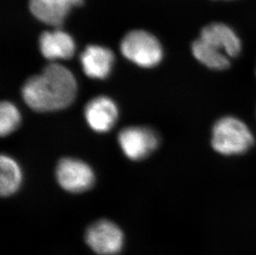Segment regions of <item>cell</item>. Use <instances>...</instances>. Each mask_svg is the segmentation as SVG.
<instances>
[{
	"label": "cell",
	"instance_id": "8992f818",
	"mask_svg": "<svg viewBox=\"0 0 256 255\" xmlns=\"http://www.w3.org/2000/svg\"><path fill=\"white\" fill-rule=\"evenodd\" d=\"M59 185L72 193L86 192L94 182V172L84 162L66 158L58 162L56 170Z\"/></svg>",
	"mask_w": 256,
	"mask_h": 255
},
{
	"label": "cell",
	"instance_id": "7c38bea8",
	"mask_svg": "<svg viewBox=\"0 0 256 255\" xmlns=\"http://www.w3.org/2000/svg\"><path fill=\"white\" fill-rule=\"evenodd\" d=\"M0 193L8 196L17 192L22 182V172L18 164L10 156L0 158Z\"/></svg>",
	"mask_w": 256,
	"mask_h": 255
},
{
	"label": "cell",
	"instance_id": "8fae6325",
	"mask_svg": "<svg viewBox=\"0 0 256 255\" xmlns=\"http://www.w3.org/2000/svg\"><path fill=\"white\" fill-rule=\"evenodd\" d=\"M39 44L42 54L49 60L69 59L75 52L72 38L60 30L45 32L40 36Z\"/></svg>",
	"mask_w": 256,
	"mask_h": 255
},
{
	"label": "cell",
	"instance_id": "6da1fadb",
	"mask_svg": "<svg viewBox=\"0 0 256 255\" xmlns=\"http://www.w3.org/2000/svg\"><path fill=\"white\" fill-rule=\"evenodd\" d=\"M78 84L72 73L63 66L52 63L41 74L29 78L22 89V98L38 112L66 108L76 96Z\"/></svg>",
	"mask_w": 256,
	"mask_h": 255
},
{
	"label": "cell",
	"instance_id": "5bb4252c",
	"mask_svg": "<svg viewBox=\"0 0 256 255\" xmlns=\"http://www.w3.org/2000/svg\"><path fill=\"white\" fill-rule=\"evenodd\" d=\"M21 121V116L14 104L4 102L0 106V134L6 136L14 132Z\"/></svg>",
	"mask_w": 256,
	"mask_h": 255
},
{
	"label": "cell",
	"instance_id": "52a82bcc",
	"mask_svg": "<svg viewBox=\"0 0 256 255\" xmlns=\"http://www.w3.org/2000/svg\"><path fill=\"white\" fill-rule=\"evenodd\" d=\"M199 38L230 58H236L242 51V42L236 32L222 22L206 25L200 31Z\"/></svg>",
	"mask_w": 256,
	"mask_h": 255
},
{
	"label": "cell",
	"instance_id": "7a4b0ae2",
	"mask_svg": "<svg viewBox=\"0 0 256 255\" xmlns=\"http://www.w3.org/2000/svg\"><path fill=\"white\" fill-rule=\"evenodd\" d=\"M254 141L249 127L239 118L223 117L213 126L212 146L222 155L244 154L252 147Z\"/></svg>",
	"mask_w": 256,
	"mask_h": 255
},
{
	"label": "cell",
	"instance_id": "30bf717a",
	"mask_svg": "<svg viewBox=\"0 0 256 255\" xmlns=\"http://www.w3.org/2000/svg\"><path fill=\"white\" fill-rule=\"evenodd\" d=\"M80 62L86 75L93 79H104L112 72L114 53L103 46H87L80 55Z\"/></svg>",
	"mask_w": 256,
	"mask_h": 255
},
{
	"label": "cell",
	"instance_id": "3957f363",
	"mask_svg": "<svg viewBox=\"0 0 256 255\" xmlns=\"http://www.w3.org/2000/svg\"><path fill=\"white\" fill-rule=\"evenodd\" d=\"M120 49L124 58L144 68L157 66L164 55L158 40L142 30L128 32L121 42Z\"/></svg>",
	"mask_w": 256,
	"mask_h": 255
},
{
	"label": "cell",
	"instance_id": "5b68a950",
	"mask_svg": "<svg viewBox=\"0 0 256 255\" xmlns=\"http://www.w3.org/2000/svg\"><path fill=\"white\" fill-rule=\"evenodd\" d=\"M118 141L127 158L141 160L157 148L160 140L157 134L150 128L128 127L121 130Z\"/></svg>",
	"mask_w": 256,
	"mask_h": 255
},
{
	"label": "cell",
	"instance_id": "277c9868",
	"mask_svg": "<svg viewBox=\"0 0 256 255\" xmlns=\"http://www.w3.org/2000/svg\"><path fill=\"white\" fill-rule=\"evenodd\" d=\"M86 242L97 254H117L123 248V232L113 222L102 220L87 229Z\"/></svg>",
	"mask_w": 256,
	"mask_h": 255
},
{
	"label": "cell",
	"instance_id": "9c48e42d",
	"mask_svg": "<svg viewBox=\"0 0 256 255\" xmlns=\"http://www.w3.org/2000/svg\"><path fill=\"white\" fill-rule=\"evenodd\" d=\"M83 0H29L32 14L42 22L60 26L70 10L82 4Z\"/></svg>",
	"mask_w": 256,
	"mask_h": 255
},
{
	"label": "cell",
	"instance_id": "ba28073f",
	"mask_svg": "<svg viewBox=\"0 0 256 255\" xmlns=\"http://www.w3.org/2000/svg\"><path fill=\"white\" fill-rule=\"evenodd\" d=\"M117 106L106 96H98L92 100L85 108L87 124L97 132L109 131L118 118Z\"/></svg>",
	"mask_w": 256,
	"mask_h": 255
},
{
	"label": "cell",
	"instance_id": "4fadbf2b",
	"mask_svg": "<svg viewBox=\"0 0 256 255\" xmlns=\"http://www.w3.org/2000/svg\"><path fill=\"white\" fill-rule=\"evenodd\" d=\"M192 52L199 62L212 70H225L230 64L228 56L213 48L200 38L194 41Z\"/></svg>",
	"mask_w": 256,
	"mask_h": 255
}]
</instances>
